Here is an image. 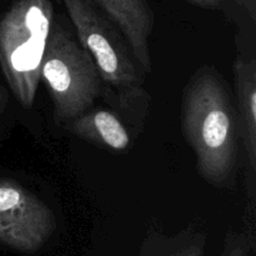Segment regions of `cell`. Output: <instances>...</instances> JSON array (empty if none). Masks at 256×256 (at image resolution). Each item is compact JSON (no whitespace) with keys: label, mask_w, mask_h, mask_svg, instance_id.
<instances>
[{"label":"cell","mask_w":256,"mask_h":256,"mask_svg":"<svg viewBox=\"0 0 256 256\" xmlns=\"http://www.w3.org/2000/svg\"><path fill=\"white\" fill-rule=\"evenodd\" d=\"M182 126L202 179L228 186L239 155V120L229 89L214 69H200L185 86Z\"/></svg>","instance_id":"obj_1"},{"label":"cell","mask_w":256,"mask_h":256,"mask_svg":"<svg viewBox=\"0 0 256 256\" xmlns=\"http://www.w3.org/2000/svg\"><path fill=\"white\" fill-rule=\"evenodd\" d=\"M52 24L50 0H15L0 20V65L20 104L32 108Z\"/></svg>","instance_id":"obj_2"},{"label":"cell","mask_w":256,"mask_h":256,"mask_svg":"<svg viewBox=\"0 0 256 256\" xmlns=\"http://www.w3.org/2000/svg\"><path fill=\"white\" fill-rule=\"evenodd\" d=\"M40 79L49 90L55 122L62 126L92 109L102 88L89 52L59 22L52 24Z\"/></svg>","instance_id":"obj_3"},{"label":"cell","mask_w":256,"mask_h":256,"mask_svg":"<svg viewBox=\"0 0 256 256\" xmlns=\"http://www.w3.org/2000/svg\"><path fill=\"white\" fill-rule=\"evenodd\" d=\"M76 30L78 40L89 52L100 80L114 90L124 108L146 99L142 79L120 38L109 22L85 0H62Z\"/></svg>","instance_id":"obj_4"},{"label":"cell","mask_w":256,"mask_h":256,"mask_svg":"<svg viewBox=\"0 0 256 256\" xmlns=\"http://www.w3.org/2000/svg\"><path fill=\"white\" fill-rule=\"evenodd\" d=\"M56 229L52 209L20 184L0 180V242L22 254L39 252Z\"/></svg>","instance_id":"obj_5"},{"label":"cell","mask_w":256,"mask_h":256,"mask_svg":"<svg viewBox=\"0 0 256 256\" xmlns=\"http://www.w3.org/2000/svg\"><path fill=\"white\" fill-rule=\"evenodd\" d=\"M234 80L238 96L240 138L246 152V188L249 219L254 224L256 172V64L255 59L239 55L235 60Z\"/></svg>","instance_id":"obj_6"},{"label":"cell","mask_w":256,"mask_h":256,"mask_svg":"<svg viewBox=\"0 0 256 256\" xmlns=\"http://www.w3.org/2000/svg\"><path fill=\"white\" fill-rule=\"evenodd\" d=\"M122 32L132 58L144 72H152L149 38L154 15L145 0H95Z\"/></svg>","instance_id":"obj_7"},{"label":"cell","mask_w":256,"mask_h":256,"mask_svg":"<svg viewBox=\"0 0 256 256\" xmlns=\"http://www.w3.org/2000/svg\"><path fill=\"white\" fill-rule=\"evenodd\" d=\"M64 128L80 139L116 152H126L132 144L126 126L106 109L88 110Z\"/></svg>","instance_id":"obj_8"},{"label":"cell","mask_w":256,"mask_h":256,"mask_svg":"<svg viewBox=\"0 0 256 256\" xmlns=\"http://www.w3.org/2000/svg\"><path fill=\"white\" fill-rule=\"evenodd\" d=\"M206 240V234L195 228L172 236L152 232L144 239L139 256H205Z\"/></svg>","instance_id":"obj_9"},{"label":"cell","mask_w":256,"mask_h":256,"mask_svg":"<svg viewBox=\"0 0 256 256\" xmlns=\"http://www.w3.org/2000/svg\"><path fill=\"white\" fill-rule=\"evenodd\" d=\"M255 250L246 234L229 232L224 240V245L219 256H250Z\"/></svg>","instance_id":"obj_10"},{"label":"cell","mask_w":256,"mask_h":256,"mask_svg":"<svg viewBox=\"0 0 256 256\" xmlns=\"http://www.w3.org/2000/svg\"><path fill=\"white\" fill-rule=\"evenodd\" d=\"M192 2H198L202 6H215V5L219 4L220 0H192Z\"/></svg>","instance_id":"obj_11"},{"label":"cell","mask_w":256,"mask_h":256,"mask_svg":"<svg viewBox=\"0 0 256 256\" xmlns=\"http://www.w3.org/2000/svg\"><path fill=\"white\" fill-rule=\"evenodd\" d=\"M5 102H6V95H5V90L2 89V86L0 85V114H2V110H4Z\"/></svg>","instance_id":"obj_12"}]
</instances>
